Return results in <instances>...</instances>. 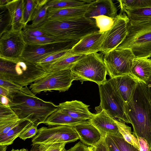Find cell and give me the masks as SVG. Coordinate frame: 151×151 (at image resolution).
Instances as JSON below:
<instances>
[{"instance_id": "obj_1", "label": "cell", "mask_w": 151, "mask_h": 151, "mask_svg": "<svg viewBox=\"0 0 151 151\" xmlns=\"http://www.w3.org/2000/svg\"><path fill=\"white\" fill-rule=\"evenodd\" d=\"M9 105L21 119L31 122L37 127L44 123L58 106L37 97L27 86L23 87L9 97Z\"/></svg>"}, {"instance_id": "obj_2", "label": "cell", "mask_w": 151, "mask_h": 151, "mask_svg": "<svg viewBox=\"0 0 151 151\" xmlns=\"http://www.w3.org/2000/svg\"><path fill=\"white\" fill-rule=\"evenodd\" d=\"M125 107L133 134L145 139L151 150V104L147 85L138 81L132 99Z\"/></svg>"}, {"instance_id": "obj_3", "label": "cell", "mask_w": 151, "mask_h": 151, "mask_svg": "<svg viewBox=\"0 0 151 151\" xmlns=\"http://www.w3.org/2000/svg\"><path fill=\"white\" fill-rule=\"evenodd\" d=\"M47 35L66 41H78L99 31L95 19L84 16L46 20L37 27Z\"/></svg>"}, {"instance_id": "obj_4", "label": "cell", "mask_w": 151, "mask_h": 151, "mask_svg": "<svg viewBox=\"0 0 151 151\" xmlns=\"http://www.w3.org/2000/svg\"><path fill=\"white\" fill-rule=\"evenodd\" d=\"M49 73L37 64L21 58L11 60L0 58V78L22 87L31 85Z\"/></svg>"}, {"instance_id": "obj_5", "label": "cell", "mask_w": 151, "mask_h": 151, "mask_svg": "<svg viewBox=\"0 0 151 151\" xmlns=\"http://www.w3.org/2000/svg\"><path fill=\"white\" fill-rule=\"evenodd\" d=\"M127 34L117 49H130L136 57H151V19L129 20Z\"/></svg>"}, {"instance_id": "obj_6", "label": "cell", "mask_w": 151, "mask_h": 151, "mask_svg": "<svg viewBox=\"0 0 151 151\" xmlns=\"http://www.w3.org/2000/svg\"><path fill=\"white\" fill-rule=\"evenodd\" d=\"M75 80L82 84L86 81L94 82L98 86L107 80V71L103 57L97 52L85 55L70 69Z\"/></svg>"}, {"instance_id": "obj_7", "label": "cell", "mask_w": 151, "mask_h": 151, "mask_svg": "<svg viewBox=\"0 0 151 151\" xmlns=\"http://www.w3.org/2000/svg\"><path fill=\"white\" fill-rule=\"evenodd\" d=\"M100 99L99 106L95 107L97 113L104 110L111 117L131 124L126 113L125 102L109 81L99 86Z\"/></svg>"}, {"instance_id": "obj_8", "label": "cell", "mask_w": 151, "mask_h": 151, "mask_svg": "<svg viewBox=\"0 0 151 151\" xmlns=\"http://www.w3.org/2000/svg\"><path fill=\"white\" fill-rule=\"evenodd\" d=\"M74 80L70 69L57 70L49 72L45 76L31 84L29 88L35 95L42 91L65 92L68 90Z\"/></svg>"}, {"instance_id": "obj_9", "label": "cell", "mask_w": 151, "mask_h": 151, "mask_svg": "<svg viewBox=\"0 0 151 151\" xmlns=\"http://www.w3.org/2000/svg\"><path fill=\"white\" fill-rule=\"evenodd\" d=\"M79 136L73 127L66 125L43 127L38 129L37 134L32 140V145L42 144L74 142Z\"/></svg>"}, {"instance_id": "obj_10", "label": "cell", "mask_w": 151, "mask_h": 151, "mask_svg": "<svg viewBox=\"0 0 151 151\" xmlns=\"http://www.w3.org/2000/svg\"><path fill=\"white\" fill-rule=\"evenodd\" d=\"M135 57L129 49L116 48L104 54L103 61L110 78L130 74L132 61Z\"/></svg>"}, {"instance_id": "obj_11", "label": "cell", "mask_w": 151, "mask_h": 151, "mask_svg": "<svg viewBox=\"0 0 151 151\" xmlns=\"http://www.w3.org/2000/svg\"><path fill=\"white\" fill-rule=\"evenodd\" d=\"M22 31L10 29L0 33V58H20L27 45Z\"/></svg>"}, {"instance_id": "obj_12", "label": "cell", "mask_w": 151, "mask_h": 151, "mask_svg": "<svg viewBox=\"0 0 151 151\" xmlns=\"http://www.w3.org/2000/svg\"><path fill=\"white\" fill-rule=\"evenodd\" d=\"M129 20L125 13L117 15L111 28L104 33L100 52L104 54L116 49L122 42L127 34Z\"/></svg>"}, {"instance_id": "obj_13", "label": "cell", "mask_w": 151, "mask_h": 151, "mask_svg": "<svg viewBox=\"0 0 151 151\" xmlns=\"http://www.w3.org/2000/svg\"><path fill=\"white\" fill-rule=\"evenodd\" d=\"M78 41H71L39 45L27 44L20 58L36 64L39 61L52 54L71 49Z\"/></svg>"}, {"instance_id": "obj_14", "label": "cell", "mask_w": 151, "mask_h": 151, "mask_svg": "<svg viewBox=\"0 0 151 151\" xmlns=\"http://www.w3.org/2000/svg\"><path fill=\"white\" fill-rule=\"evenodd\" d=\"M104 33L97 31L85 36L71 49L70 53L73 55H85L100 51Z\"/></svg>"}, {"instance_id": "obj_15", "label": "cell", "mask_w": 151, "mask_h": 151, "mask_svg": "<svg viewBox=\"0 0 151 151\" xmlns=\"http://www.w3.org/2000/svg\"><path fill=\"white\" fill-rule=\"evenodd\" d=\"M109 81L125 103L132 99L138 81L130 74L110 78Z\"/></svg>"}, {"instance_id": "obj_16", "label": "cell", "mask_w": 151, "mask_h": 151, "mask_svg": "<svg viewBox=\"0 0 151 151\" xmlns=\"http://www.w3.org/2000/svg\"><path fill=\"white\" fill-rule=\"evenodd\" d=\"M116 119L108 115L104 110L94 114L90 120L91 122L100 131L104 136L121 137L116 122Z\"/></svg>"}, {"instance_id": "obj_17", "label": "cell", "mask_w": 151, "mask_h": 151, "mask_svg": "<svg viewBox=\"0 0 151 151\" xmlns=\"http://www.w3.org/2000/svg\"><path fill=\"white\" fill-rule=\"evenodd\" d=\"M73 127L77 133L81 141L88 146L95 147L104 137L90 120Z\"/></svg>"}, {"instance_id": "obj_18", "label": "cell", "mask_w": 151, "mask_h": 151, "mask_svg": "<svg viewBox=\"0 0 151 151\" xmlns=\"http://www.w3.org/2000/svg\"><path fill=\"white\" fill-rule=\"evenodd\" d=\"M58 110L76 119L87 120L92 119L94 114L88 109L89 105L76 100L60 103Z\"/></svg>"}, {"instance_id": "obj_19", "label": "cell", "mask_w": 151, "mask_h": 151, "mask_svg": "<svg viewBox=\"0 0 151 151\" xmlns=\"http://www.w3.org/2000/svg\"><path fill=\"white\" fill-rule=\"evenodd\" d=\"M115 4L111 0H93L90 3L84 17L93 19L94 17L104 15L114 19L118 14Z\"/></svg>"}, {"instance_id": "obj_20", "label": "cell", "mask_w": 151, "mask_h": 151, "mask_svg": "<svg viewBox=\"0 0 151 151\" xmlns=\"http://www.w3.org/2000/svg\"><path fill=\"white\" fill-rule=\"evenodd\" d=\"M130 74L146 85L151 83V59L135 58L131 66Z\"/></svg>"}, {"instance_id": "obj_21", "label": "cell", "mask_w": 151, "mask_h": 151, "mask_svg": "<svg viewBox=\"0 0 151 151\" xmlns=\"http://www.w3.org/2000/svg\"><path fill=\"white\" fill-rule=\"evenodd\" d=\"M21 120L9 104L5 105L0 102V136L17 126Z\"/></svg>"}, {"instance_id": "obj_22", "label": "cell", "mask_w": 151, "mask_h": 151, "mask_svg": "<svg viewBox=\"0 0 151 151\" xmlns=\"http://www.w3.org/2000/svg\"><path fill=\"white\" fill-rule=\"evenodd\" d=\"M24 0H10L5 5L10 19L11 28L22 31L24 26L22 24Z\"/></svg>"}, {"instance_id": "obj_23", "label": "cell", "mask_w": 151, "mask_h": 151, "mask_svg": "<svg viewBox=\"0 0 151 151\" xmlns=\"http://www.w3.org/2000/svg\"><path fill=\"white\" fill-rule=\"evenodd\" d=\"M89 4L78 7L64 9L49 7L47 11L46 20L84 16Z\"/></svg>"}, {"instance_id": "obj_24", "label": "cell", "mask_w": 151, "mask_h": 151, "mask_svg": "<svg viewBox=\"0 0 151 151\" xmlns=\"http://www.w3.org/2000/svg\"><path fill=\"white\" fill-rule=\"evenodd\" d=\"M86 121L73 118L58 109L51 114L44 124L50 126L66 125L73 127Z\"/></svg>"}, {"instance_id": "obj_25", "label": "cell", "mask_w": 151, "mask_h": 151, "mask_svg": "<svg viewBox=\"0 0 151 151\" xmlns=\"http://www.w3.org/2000/svg\"><path fill=\"white\" fill-rule=\"evenodd\" d=\"M85 55H72L70 52L54 63L43 68L48 72L57 70L70 69L78 61Z\"/></svg>"}, {"instance_id": "obj_26", "label": "cell", "mask_w": 151, "mask_h": 151, "mask_svg": "<svg viewBox=\"0 0 151 151\" xmlns=\"http://www.w3.org/2000/svg\"><path fill=\"white\" fill-rule=\"evenodd\" d=\"M32 124L28 121L21 119L17 126L5 134L0 136V145L8 146L12 144L27 128Z\"/></svg>"}, {"instance_id": "obj_27", "label": "cell", "mask_w": 151, "mask_h": 151, "mask_svg": "<svg viewBox=\"0 0 151 151\" xmlns=\"http://www.w3.org/2000/svg\"><path fill=\"white\" fill-rule=\"evenodd\" d=\"M116 122L119 131L124 139L139 150L140 145L137 138L133 134L130 127L127 125L125 122L119 119Z\"/></svg>"}, {"instance_id": "obj_28", "label": "cell", "mask_w": 151, "mask_h": 151, "mask_svg": "<svg viewBox=\"0 0 151 151\" xmlns=\"http://www.w3.org/2000/svg\"><path fill=\"white\" fill-rule=\"evenodd\" d=\"M121 12L134 10L142 8L151 7V0H120Z\"/></svg>"}, {"instance_id": "obj_29", "label": "cell", "mask_w": 151, "mask_h": 151, "mask_svg": "<svg viewBox=\"0 0 151 151\" xmlns=\"http://www.w3.org/2000/svg\"><path fill=\"white\" fill-rule=\"evenodd\" d=\"M94 0H49L47 5L49 7L57 9L75 7L89 4Z\"/></svg>"}, {"instance_id": "obj_30", "label": "cell", "mask_w": 151, "mask_h": 151, "mask_svg": "<svg viewBox=\"0 0 151 151\" xmlns=\"http://www.w3.org/2000/svg\"><path fill=\"white\" fill-rule=\"evenodd\" d=\"M48 8L47 4L42 6L37 5L30 21L31 22V24L28 25L32 27H40L47 19Z\"/></svg>"}, {"instance_id": "obj_31", "label": "cell", "mask_w": 151, "mask_h": 151, "mask_svg": "<svg viewBox=\"0 0 151 151\" xmlns=\"http://www.w3.org/2000/svg\"><path fill=\"white\" fill-rule=\"evenodd\" d=\"M27 45H43L54 43L64 42L66 41L50 36L32 37L23 36Z\"/></svg>"}, {"instance_id": "obj_32", "label": "cell", "mask_w": 151, "mask_h": 151, "mask_svg": "<svg viewBox=\"0 0 151 151\" xmlns=\"http://www.w3.org/2000/svg\"><path fill=\"white\" fill-rule=\"evenodd\" d=\"M125 12L129 20L140 21L151 19V7L126 11Z\"/></svg>"}, {"instance_id": "obj_33", "label": "cell", "mask_w": 151, "mask_h": 151, "mask_svg": "<svg viewBox=\"0 0 151 151\" xmlns=\"http://www.w3.org/2000/svg\"><path fill=\"white\" fill-rule=\"evenodd\" d=\"M24 6L22 22L24 27L30 21L37 6L36 0H24Z\"/></svg>"}, {"instance_id": "obj_34", "label": "cell", "mask_w": 151, "mask_h": 151, "mask_svg": "<svg viewBox=\"0 0 151 151\" xmlns=\"http://www.w3.org/2000/svg\"><path fill=\"white\" fill-rule=\"evenodd\" d=\"M96 25L99 29V32L103 33L109 30L113 26L114 19L109 17L101 15L94 17Z\"/></svg>"}, {"instance_id": "obj_35", "label": "cell", "mask_w": 151, "mask_h": 151, "mask_svg": "<svg viewBox=\"0 0 151 151\" xmlns=\"http://www.w3.org/2000/svg\"><path fill=\"white\" fill-rule=\"evenodd\" d=\"M70 50L62 51L52 54L39 61L36 64L44 68L68 54Z\"/></svg>"}, {"instance_id": "obj_36", "label": "cell", "mask_w": 151, "mask_h": 151, "mask_svg": "<svg viewBox=\"0 0 151 151\" xmlns=\"http://www.w3.org/2000/svg\"><path fill=\"white\" fill-rule=\"evenodd\" d=\"M66 142L42 144L38 145V151H65Z\"/></svg>"}, {"instance_id": "obj_37", "label": "cell", "mask_w": 151, "mask_h": 151, "mask_svg": "<svg viewBox=\"0 0 151 151\" xmlns=\"http://www.w3.org/2000/svg\"><path fill=\"white\" fill-rule=\"evenodd\" d=\"M120 151H140L133 146L127 142L123 136H111Z\"/></svg>"}, {"instance_id": "obj_38", "label": "cell", "mask_w": 151, "mask_h": 151, "mask_svg": "<svg viewBox=\"0 0 151 151\" xmlns=\"http://www.w3.org/2000/svg\"><path fill=\"white\" fill-rule=\"evenodd\" d=\"M0 86L6 89L9 92L7 97L11 95L20 90L23 87L8 80L0 78Z\"/></svg>"}, {"instance_id": "obj_39", "label": "cell", "mask_w": 151, "mask_h": 151, "mask_svg": "<svg viewBox=\"0 0 151 151\" xmlns=\"http://www.w3.org/2000/svg\"><path fill=\"white\" fill-rule=\"evenodd\" d=\"M22 32L23 36H25L37 37L48 36L37 27H32L28 24L23 27Z\"/></svg>"}, {"instance_id": "obj_40", "label": "cell", "mask_w": 151, "mask_h": 151, "mask_svg": "<svg viewBox=\"0 0 151 151\" xmlns=\"http://www.w3.org/2000/svg\"><path fill=\"white\" fill-rule=\"evenodd\" d=\"M38 131L37 127L32 124L27 128L19 137L21 139L25 140L27 139L35 136L37 134Z\"/></svg>"}, {"instance_id": "obj_41", "label": "cell", "mask_w": 151, "mask_h": 151, "mask_svg": "<svg viewBox=\"0 0 151 151\" xmlns=\"http://www.w3.org/2000/svg\"><path fill=\"white\" fill-rule=\"evenodd\" d=\"M105 141L109 151H120L114 139L109 135H106Z\"/></svg>"}, {"instance_id": "obj_42", "label": "cell", "mask_w": 151, "mask_h": 151, "mask_svg": "<svg viewBox=\"0 0 151 151\" xmlns=\"http://www.w3.org/2000/svg\"><path fill=\"white\" fill-rule=\"evenodd\" d=\"M65 151H89L88 147L81 141L76 143L73 147Z\"/></svg>"}, {"instance_id": "obj_43", "label": "cell", "mask_w": 151, "mask_h": 151, "mask_svg": "<svg viewBox=\"0 0 151 151\" xmlns=\"http://www.w3.org/2000/svg\"><path fill=\"white\" fill-rule=\"evenodd\" d=\"M105 136L103 137L101 141L95 147V151H109L105 141Z\"/></svg>"}, {"instance_id": "obj_44", "label": "cell", "mask_w": 151, "mask_h": 151, "mask_svg": "<svg viewBox=\"0 0 151 151\" xmlns=\"http://www.w3.org/2000/svg\"><path fill=\"white\" fill-rule=\"evenodd\" d=\"M139 141L140 145V151H150L149 146L145 139L140 137H136Z\"/></svg>"}, {"instance_id": "obj_45", "label": "cell", "mask_w": 151, "mask_h": 151, "mask_svg": "<svg viewBox=\"0 0 151 151\" xmlns=\"http://www.w3.org/2000/svg\"><path fill=\"white\" fill-rule=\"evenodd\" d=\"M0 96L6 97L7 98L9 94V91L1 86H0Z\"/></svg>"}, {"instance_id": "obj_46", "label": "cell", "mask_w": 151, "mask_h": 151, "mask_svg": "<svg viewBox=\"0 0 151 151\" xmlns=\"http://www.w3.org/2000/svg\"><path fill=\"white\" fill-rule=\"evenodd\" d=\"M0 102L5 105H8L9 104V101L8 99L6 97L0 96Z\"/></svg>"}, {"instance_id": "obj_47", "label": "cell", "mask_w": 151, "mask_h": 151, "mask_svg": "<svg viewBox=\"0 0 151 151\" xmlns=\"http://www.w3.org/2000/svg\"><path fill=\"white\" fill-rule=\"evenodd\" d=\"M10 0H0V6H4L8 3Z\"/></svg>"}, {"instance_id": "obj_48", "label": "cell", "mask_w": 151, "mask_h": 151, "mask_svg": "<svg viewBox=\"0 0 151 151\" xmlns=\"http://www.w3.org/2000/svg\"><path fill=\"white\" fill-rule=\"evenodd\" d=\"M150 95V102L151 104V83L147 85Z\"/></svg>"}, {"instance_id": "obj_49", "label": "cell", "mask_w": 151, "mask_h": 151, "mask_svg": "<svg viewBox=\"0 0 151 151\" xmlns=\"http://www.w3.org/2000/svg\"><path fill=\"white\" fill-rule=\"evenodd\" d=\"M7 145H0V151H6L7 148Z\"/></svg>"}, {"instance_id": "obj_50", "label": "cell", "mask_w": 151, "mask_h": 151, "mask_svg": "<svg viewBox=\"0 0 151 151\" xmlns=\"http://www.w3.org/2000/svg\"><path fill=\"white\" fill-rule=\"evenodd\" d=\"M11 151H28V150L26 149L22 148L20 149L15 150L12 149Z\"/></svg>"}, {"instance_id": "obj_51", "label": "cell", "mask_w": 151, "mask_h": 151, "mask_svg": "<svg viewBox=\"0 0 151 151\" xmlns=\"http://www.w3.org/2000/svg\"><path fill=\"white\" fill-rule=\"evenodd\" d=\"M88 147L89 151H95V147L93 146H89Z\"/></svg>"}]
</instances>
